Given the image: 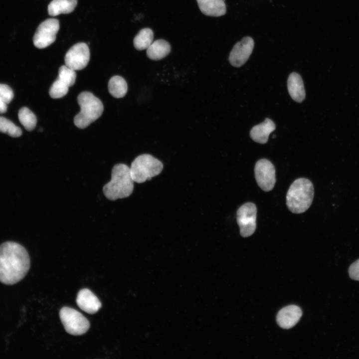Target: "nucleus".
I'll return each mask as SVG.
<instances>
[{"instance_id":"1","label":"nucleus","mask_w":359,"mask_h":359,"mask_svg":"<svg viewBox=\"0 0 359 359\" xmlns=\"http://www.w3.org/2000/svg\"><path fill=\"white\" fill-rule=\"evenodd\" d=\"M30 258L20 244L7 241L0 245V282L11 285L21 281L30 268Z\"/></svg>"},{"instance_id":"2","label":"nucleus","mask_w":359,"mask_h":359,"mask_svg":"<svg viewBox=\"0 0 359 359\" xmlns=\"http://www.w3.org/2000/svg\"><path fill=\"white\" fill-rule=\"evenodd\" d=\"M134 182L130 167L124 164L115 165L112 170L110 181L103 187V193L111 200L127 197L133 192Z\"/></svg>"},{"instance_id":"3","label":"nucleus","mask_w":359,"mask_h":359,"mask_svg":"<svg viewBox=\"0 0 359 359\" xmlns=\"http://www.w3.org/2000/svg\"><path fill=\"white\" fill-rule=\"evenodd\" d=\"M314 185L309 179L301 178L291 184L286 195V205L290 211L299 214L306 211L314 198Z\"/></svg>"},{"instance_id":"4","label":"nucleus","mask_w":359,"mask_h":359,"mask_svg":"<svg viewBox=\"0 0 359 359\" xmlns=\"http://www.w3.org/2000/svg\"><path fill=\"white\" fill-rule=\"evenodd\" d=\"M77 101L80 111L75 116L74 123L78 128L84 129L101 116L103 105L99 98L87 91L81 92L78 96Z\"/></svg>"},{"instance_id":"5","label":"nucleus","mask_w":359,"mask_h":359,"mask_svg":"<svg viewBox=\"0 0 359 359\" xmlns=\"http://www.w3.org/2000/svg\"><path fill=\"white\" fill-rule=\"evenodd\" d=\"M163 169V163L153 156L145 154L138 156L130 168L134 182L143 183L160 174Z\"/></svg>"},{"instance_id":"6","label":"nucleus","mask_w":359,"mask_h":359,"mask_svg":"<svg viewBox=\"0 0 359 359\" xmlns=\"http://www.w3.org/2000/svg\"><path fill=\"white\" fill-rule=\"evenodd\" d=\"M59 317L65 330L70 335H81L89 329L90 323L87 319L73 308H62L59 311Z\"/></svg>"},{"instance_id":"7","label":"nucleus","mask_w":359,"mask_h":359,"mask_svg":"<svg viewBox=\"0 0 359 359\" xmlns=\"http://www.w3.org/2000/svg\"><path fill=\"white\" fill-rule=\"evenodd\" d=\"M256 215L257 207L252 202H246L238 209L236 220L241 236L247 237L254 233L256 228Z\"/></svg>"},{"instance_id":"8","label":"nucleus","mask_w":359,"mask_h":359,"mask_svg":"<svg viewBox=\"0 0 359 359\" xmlns=\"http://www.w3.org/2000/svg\"><path fill=\"white\" fill-rule=\"evenodd\" d=\"M59 29V22L55 18H48L42 22L37 27L33 38L34 46L44 48L53 43Z\"/></svg>"},{"instance_id":"9","label":"nucleus","mask_w":359,"mask_h":359,"mask_svg":"<svg viewBox=\"0 0 359 359\" xmlns=\"http://www.w3.org/2000/svg\"><path fill=\"white\" fill-rule=\"evenodd\" d=\"M255 178L258 186L264 191H269L276 182L275 169L268 160L262 159L255 164Z\"/></svg>"},{"instance_id":"10","label":"nucleus","mask_w":359,"mask_h":359,"mask_svg":"<svg viewBox=\"0 0 359 359\" xmlns=\"http://www.w3.org/2000/svg\"><path fill=\"white\" fill-rule=\"evenodd\" d=\"M90 59V50L87 44L80 42L72 46L64 57L65 65L76 71L84 69Z\"/></svg>"},{"instance_id":"11","label":"nucleus","mask_w":359,"mask_h":359,"mask_svg":"<svg viewBox=\"0 0 359 359\" xmlns=\"http://www.w3.org/2000/svg\"><path fill=\"white\" fill-rule=\"evenodd\" d=\"M254 46V41L250 36L244 37L233 47L228 60L231 65L236 67L242 66L248 59Z\"/></svg>"},{"instance_id":"12","label":"nucleus","mask_w":359,"mask_h":359,"mask_svg":"<svg viewBox=\"0 0 359 359\" xmlns=\"http://www.w3.org/2000/svg\"><path fill=\"white\" fill-rule=\"evenodd\" d=\"M302 315V311L299 307L294 305H289L278 312L276 321L280 327L288 329L298 322Z\"/></svg>"},{"instance_id":"13","label":"nucleus","mask_w":359,"mask_h":359,"mask_svg":"<svg viewBox=\"0 0 359 359\" xmlns=\"http://www.w3.org/2000/svg\"><path fill=\"white\" fill-rule=\"evenodd\" d=\"M76 303L78 307L84 312L93 314L101 308L99 299L89 289L80 290L77 294Z\"/></svg>"},{"instance_id":"14","label":"nucleus","mask_w":359,"mask_h":359,"mask_svg":"<svg viewBox=\"0 0 359 359\" xmlns=\"http://www.w3.org/2000/svg\"><path fill=\"white\" fill-rule=\"evenodd\" d=\"M275 129L274 123L271 119L266 118L263 122L255 125L251 129L250 136L255 142L265 144L268 141L269 135Z\"/></svg>"},{"instance_id":"15","label":"nucleus","mask_w":359,"mask_h":359,"mask_svg":"<svg viewBox=\"0 0 359 359\" xmlns=\"http://www.w3.org/2000/svg\"><path fill=\"white\" fill-rule=\"evenodd\" d=\"M287 88L291 97L296 102H301L306 96L303 81L301 76L296 73H291L287 80Z\"/></svg>"},{"instance_id":"16","label":"nucleus","mask_w":359,"mask_h":359,"mask_svg":"<svg viewBox=\"0 0 359 359\" xmlns=\"http://www.w3.org/2000/svg\"><path fill=\"white\" fill-rule=\"evenodd\" d=\"M199 9L204 14L220 16L225 14L226 6L223 0H196Z\"/></svg>"},{"instance_id":"17","label":"nucleus","mask_w":359,"mask_h":359,"mask_svg":"<svg viewBox=\"0 0 359 359\" xmlns=\"http://www.w3.org/2000/svg\"><path fill=\"white\" fill-rule=\"evenodd\" d=\"M171 49V45L168 41L162 39H157L147 49V55L150 59L158 60L167 56Z\"/></svg>"},{"instance_id":"18","label":"nucleus","mask_w":359,"mask_h":359,"mask_svg":"<svg viewBox=\"0 0 359 359\" xmlns=\"http://www.w3.org/2000/svg\"><path fill=\"white\" fill-rule=\"evenodd\" d=\"M77 4V0H52L48 6V14L53 16L72 12Z\"/></svg>"},{"instance_id":"19","label":"nucleus","mask_w":359,"mask_h":359,"mask_svg":"<svg viewBox=\"0 0 359 359\" xmlns=\"http://www.w3.org/2000/svg\"><path fill=\"white\" fill-rule=\"evenodd\" d=\"M110 94L115 98L124 97L127 93L128 86L125 80L120 76H113L109 81L108 85Z\"/></svg>"},{"instance_id":"20","label":"nucleus","mask_w":359,"mask_h":359,"mask_svg":"<svg viewBox=\"0 0 359 359\" xmlns=\"http://www.w3.org/2000/svg\"><path fill=\"white\" fill-rule=\"evenodd\" d=\"M154 38L153 30L149 28H144L139 31L133 40L135 48L138 50L147 49L152 44Z\"/></svg>"},{"instance_id":"21","label":"nucleus","mask_w":359,"mask_h":359,"mask_svg":"<svg viewBox=\"0 0 359 359\" xmlns=\"http://www.w3.org/2000/svg\"><path fill=\"white\" fill-rule=\"evenodd\" d=\"M18 117L19 122L26 130L30 131L35 128L37 122L36 117L28 108H21L18 111Z\"/></svg>"},{"instance_id":"22","label":"nucleus","mask_w":359,"mask_h":359,"mask_svg":"<svg viewBox=\"0 0 359 359\" xmlns=\"http://www.w3.org/2000/svg\"><path fill=\"white\" fill-rule=\"evenodd\" d=\"M0 132L12 137H19L22 134L21 129L12 122L3 117H0Z\"/></svg>"},{"instance_id":"23","label":"nucleus","mask_w":359,"mask_h":359,"mask_svg":"<svg viewBox=\"0 0 359 359\" xmlns=\"http://www.w3.org/2000/svg\"><path fill=\"white\" fill-rule=\"evenodd\" d=\"M58 78L69 87L74 84L76 78V74L75 70L65 65H62L59 69Z\"/></svg>"},{"instance_id":"24","label":"nucleus","mask_w":359,"mask_h":359,"mask_svg":"<svg viewBox=\"0 0 359 359\" xmlns=\"http://www.w3.org/2000/svg\"><path fill=\"white\" fill-rule=\"evenodd\" d=\"M69 87L63 81L57 78L51 86L49 94L53 99L63 97L67 94Z\"/></svg>"},{"instance_id":"25","label":"nucleus","mask_w":359,"mask_h":359,"mask_svg":"<svg viewBox=\"0 0 359 359\" xmlns=\"http://www.w3.org/2000/svg\"><path fill=\"white\" fill-rule=\"evenodd\" d=\"M14 96L12 89L7 85L0 83V99L5 103L9 104Z\"/></svg>"},{"instance_id":"26","label":"nucleus","mask_w":359,"mask_h":359,"mask_svg":"<svg viewBox=\"0 0 359 359\" xmlns=\"http://www.w3.org/2000/svg\"><path fill=\"white\" fill-rule=\"evenodd\" d=\"M349 273L352 279L359 281V259L351 264L349 269Z\"/></svg>"},{"instance_id":"27","label":"nucleus","mask_w":359,"mask_h":359,"mask_svg":"<svg viewBox=\"0 0 359 359\" xmlns=\"http://www.w3.org/2000/svg\"><path fill=\"white\" fill-rule=\"evenodd\" d=\"M7 111V104L0 99V114H3Z\"/></svg>"}]
</instances>
